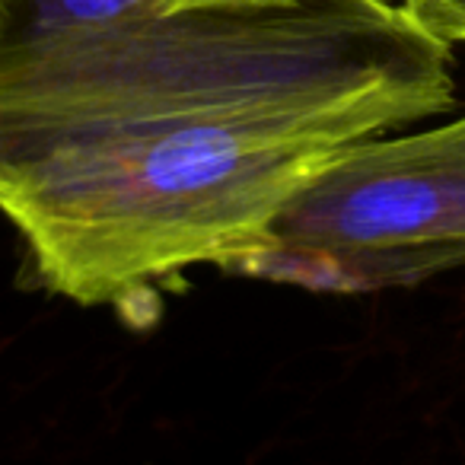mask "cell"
I'll list each match as a JSON object with an SVG mask.
<instances>
[{"mask_svg":"<svg viewBox=\"0 0 465 465\" xmlns=\"http://www.w3.org/2000/svg\"><path fill=\"white\" fill-rule=\"evenodd\" d=\"M399 4L433 39L446 42L450 48L465 42V0H399Z\"/></svg>","mask_w":465,"mask_h":465,"instance_id":"obj_4","label":"cell"},{"mask_svg":"<svg viewBox=\"0 0 465 465\" xmlns=\"http://www.w3.org/2000/svg\"><path fill=\"white\" fill-rule=\"evenodd\" d=\"M456 105L399 0L201 7L0 54V213L33 272L128 306L230 272L338 150Z\"/></svg>","mask_w":465,"mask_h":465,"instance_id":"obj_1","label":"cell"},{"mask_svg":"<svg viewBox=\"0 0 465 465\" xmlns=\"http://www.w3.org/2000/svg\"><path fill=\"white\" fill-rule=\"evenodd\" d=\"M456 268H465V112L338 150L230 272L312 293H376Z\"/></svg>","mask_w":465,"mask_h":465,"instance_id":"obj_2","label":"cell"},{"mask_svg":"<svg viewBox=\"0 0 465 465\" xmlns=\"http://www.w3.org/2000/svg\"><path fill=\"white\" fill-rule=\"evenodd\" d=\"M274 4V0H0V54L45 45L93 29L163 20L201 7Z\"/></svg>","mask_w":465,"mask_h":465,"instance_id":"obj_3","label":"cell"}]
</instances>
